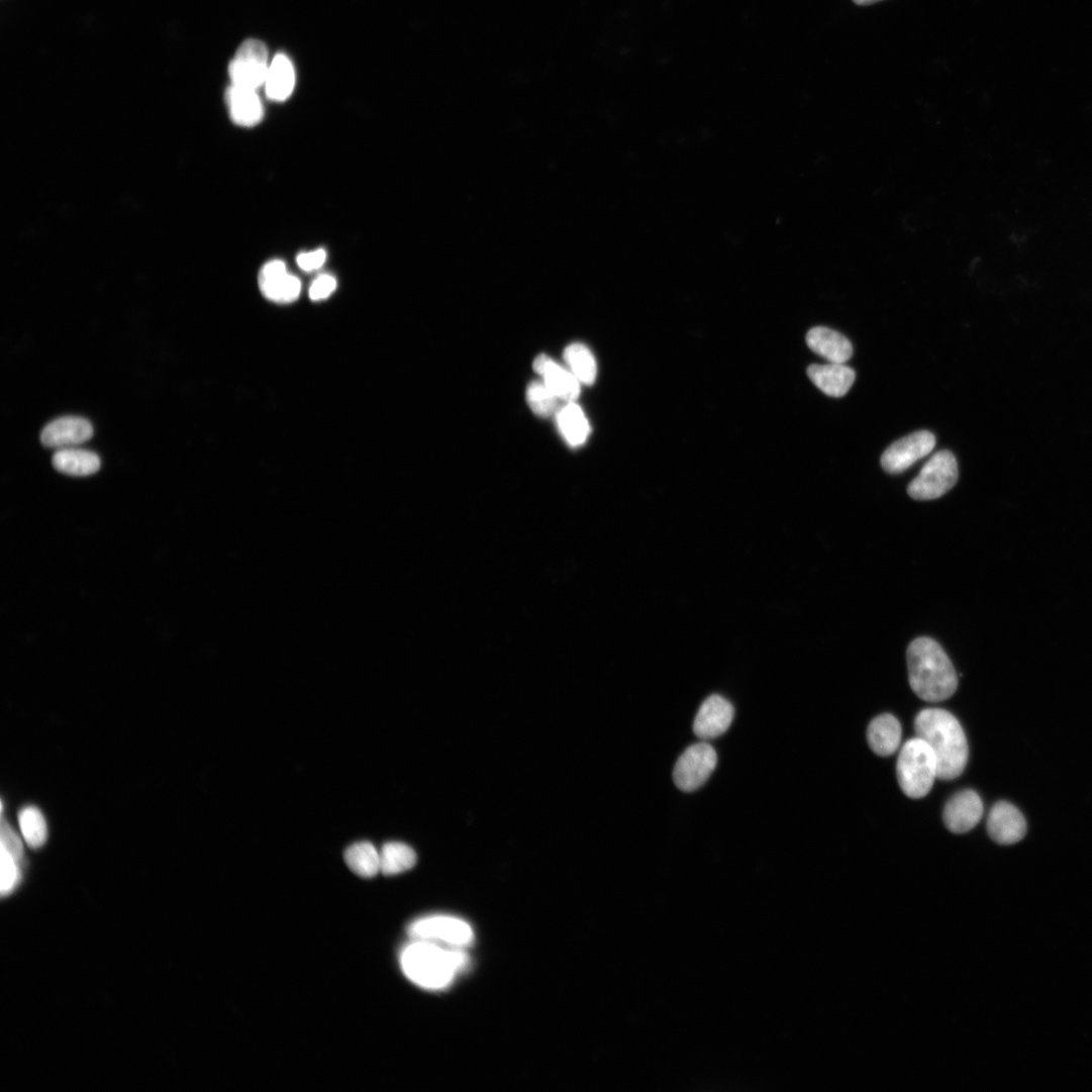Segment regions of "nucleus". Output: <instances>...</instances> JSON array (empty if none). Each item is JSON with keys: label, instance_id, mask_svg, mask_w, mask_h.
<instances>
[{"label": "nucleus", "instance_id": "obj_32", "mask_svg": "<svg viewBox=\"0 0 1092 1092\" xmlns=\"http://www.w3.org/2000/svg\"><path fill=\"white\" fill-rule=\"evenodd\" d=\"M853 2L858 6H871L883 2V0H853Z\"/></svg>", "mask_w": 1092, "mask_h": 1092}, {"label": "nucleus", "instance_id": "obj_29", "mask_svg": "<svg viewBox=\"0 0 1092 1092\" xmlns=\"http://www.w3.org/2000/svg\"><path fill=\"white\" fill-rule=\"evenodd\" d=\"M0 848L5 849L19 861L24 863L25 853L23 842L11 824L5 819L2 821V829H0Z\"/></svg>", "mask_w": 1092, "mask_h": 1092}, {"label": "nucleus", "instance_id": "obj_1", "mask_svg": "<svg viewBox=\"0 0 1092 1092\" xmlns=\"http://www.w3.org/2000/svg\"><path fill=\"white\" fill-rule=\"evenodd\" d=\"M914 729L935 756L937 778L945 781L958 778L969 758L968 741L958 719L944 709L928 708L917 714Z\"/></svg>", "mask_w": 1092, "mask_h": 1092}, {"label": "nucleus", "instance_id": "obj_10", "mask_svg": "<svg viewBox=\"0 0 1092 1092\" xmlns=\"http://www.w3.org/2000/svg\"><path fill=\"white\" fill-rule=\"evenodd\" d=\"M987 830L997 843L1009 846L1020 841L1026 833V820L1013 804L999 801L989 812Z\"/></svg>", "mask_w": 1092, "mask_h": 1092}, {"label": "nucleus", "instance_id": "obj_25", "mask_svg": "<svg viewBox=\"0 0 1092 1092\" xmlns=\"http://www.w3.org/2000/svg\"><path fill=\"white\" fill-rule=\"evenodd\" d=\"M573 375L581 384L591 386L597 377V364L588 348L581 343L568 346L564 354Z\"/></svg>", "mask_w": 1092, "mask_h": 1092}, {"label": "nucleus", "instance_id": "obj_21", "mask_svg": "<svg viewBox=\"0 0 1092 1092\" xmlns=\"http://www.w3.org/2000/svg\"><path fill=\"white\" fill-rule=\"evenodd\" d=\"M295 84V70L291 61L285 55H278L269 69L267 96L272 101L284 102L292 95Z\"/></svg>", "mask_w": 1092, "mask_h": 1092}, {"label": "nucleus", "instance_id": "obj_23", "mask_svg": "<svg viewBox=\"0 0 1092 1092\" xmlns=\"http://www.w3.org/2000/svg\"><path fill=\"white\" fill-rule=\"evenodd\" d=\"M349 868L363 878H373L381 872V855L369 841L351 846L344 855Z\"/></svg>", "mask_w": 1092, "mask_h": 1092}, {"label": "nucleus", "instance_id": "obj_14", "mask_svg": "<svg viewBox=\"0 0 1092 1092\" xmlns=\"http://www.w3.org/2000/svg\"><path fill=\"white\" fill-rule=\"evenodd\" d=\"M94 435L92 423L82 417L67 416L49 423L41 433L46 448L67 449L90 440Z\"/></svg>", "mask_w": 1092, "mask_h": 1092}, {"label": "nucleus", "instance_id": "obj_17", "mask_svg": "<svg viewBox=\"0 0 1092 1092\" xmlns=\"http://www.w3.org/2000/svg\"><path fill=\"white\" fill-rule=\"evenodd\" d=\"M808 348L830 364H845L853 356V346L842 334L825 327H815L806 335Z\"/></svg>", "mask_w": 1092, "mask_h": 1092}, {"label": "nucleus", "instance_id": "obj_20", "mask_svg": "<svg viewBox=\"0 0 1092 1092\" xmlns=\"http://www.w3.org/2000/svg\"><path fill=\"white\" fill-rule=\"evenodd\" d=\"M53 464L57 471L74 477L91 476L101 468V460L95 453L74 448L61 449Z\"/></svg>", "mask_w": 1092, "mask_h": 1092}, {"label": "nucleus", "instance_id": "obj_5", "mask_svg": "<svg viewBox=\"0 0 1092 1092\" xmlns=\"http://www.w3.org/2000/svg\"><path fill=\"white\" fill-rule=\"evenodd\" d=\"M958 465L951 452L933 455L923 466L919 475L909 484L908 495L917 501L937 499L947 494L957 483Z\"/></svg>", "mask_w": 1092, "mask_h": 1092}, {"label": "nucleus", "instance_id": "obj_8", "mask_svg": "<svg viewBox=\"0 0 1092 1092\" xmlns=\"http://www.w3.org/2000/svg\"><path fill=\"white\" fill-rule=\"evenodd\" d=\"M268 60L269 53L263 42L245 41L229 67L232 86L257 91L266 84L270 69Z\"/></svg>", "mask_w": 1092, "mask_h": 1092}, {"label": "nucleus", "instance_id": "obj_12", "mask_svg": "<svg viewBox=\"0 0 1092 1092\" xmlns=\"http://www.w3.org/2000/svg\"><path fill=\"white\" fill-rule=\"evenodd\" d=\"M734 717L732 704L719 695L708 697L695 718L693 730L701 739H712L729 728Z\"/></svg>", "mask_w": 1092, "mask_h": 1092}, {"label": "nucleus", "instance_id": "obj_19", "mask_svg": "<svg viewBox=\"0 0 1092 1092\" xmlns=\"http://www.w3.org/2000/svg\"><path fill=\"white\" fill-rule=\"evenodd\" d=\"M901 725L897 718L885 713L871 721L867 731V739L875 754L888 757L897 751L901 740Z\"/></svg>", "mask_w": 1092, "mask_h": 1092}, {"label": "nucleus", "instance_id": "obj_31", "mask_svg": "<svg viewBox=\"0 0 1092 1092\" xmlns=\"http://www.w3.org/2000/svg\"><path fill=\"white\" fill-rule=\"evenodd\" d=\"M327 260L324 250H318L308 254H301L297 258V264L301 270L311 273L321 269Z\"/></svg>", "mask_w": 1092, "mask_h": 1092}, {"label": "nucleus", "instance_id": "obj_26", "mask_svg": "<svg viewBox=\"0 0 1092 1092\" xmlns=\"http://www.w3.org/2000/svg\"><path fill=\"white\" fill-rule=\"evenodd\" d=\"M19 822L23 836L31 848L38 849L46 842L48 827L40 809L35 806L23 808L19 814Z\"/></svg>", "mask_w": 1092, "mask_h": 1092}, {"label": "nucleus", "instance_id": "obj_24", "mask_svg": "<svg viewBox=\"0 0 1092 1092\" xmlns=\"http://www.w3.org/2000/svg\"><path fill=\"white\" fill-rule=\"evenodd\" d=\"M381 872L393 876L411 870L417 862L415 851L406 843L391 841L381 852Z\"/></svg>", "mask_w": 1092, "mask_h": 1092}, {"label": "nucleus", "instance_id": "obj_9", "mask_svg": "<svg viewBox=\"0 0 1092 1092\" xmlns=\"http://www.w3.org/2000/svg\"><path fill=\"white\" fill-rule=\"evenodd\" d=\"M934 445L935 437L931 432H914L892 443L883 454L881 466L889 474H901L929 455Z\"/></svg>", "mask_w": 1092, "mask_h": 1092}, {"label": "nucleus", "instance_id": "obj_3", "mask_svg": "<svg viewBox=\"0 0 1092 1092\" xmlns=\"http://www.w3.org/2000/svg\"><path fill=\"white\" fill-rule=\"evenodd\" d=\"M469 962L468 955L463 951L444 949L429 940L415 939L401 954L405 975L428 990L449 987L456 976L466 970Z\"/></svg>", "mask_w": 1092, "mask_h": 1092}, {"label": "nucleus", "instance_id": "obj_13", "mask_svg": "<svg viewBox=\"0 0 1092 1092\" xmlns=\"http://www.w3.org/2000/svg\"><path fill=\"white\" fill-rule=\"evenodd\" d=\"M260 287L268 300L283 304L296 301L302 289L300 280L290 275L281 261L271 262L264 267L260 274Z\"/></svg>", "mask_w": 1092, "mask_h": 1092}, {"label": "nucleus", "instance_id": "obj_30", "mask_svg": "<svg viewBox=\"0 0 1092 1092\" xmlns=\"http://www.w3.org/2000/svg\"><path fill=\"white\" fill-rule=\"evenodd\" d=\"M337 287L336 280L329 275H322L317 278L310 288V298L312 301H322L329 298Z\"/></svg>", "mask_w": 1092, "mask_h": 1092}, {"label": "nucleus", "instance_id": "obj_15", "mask_svg": "<svg viewBox=\"0 0 1092 1092\" xmlns=\"http://www.w3.org/2000/svg\"><path fill=\"white\" fill-rule=\"evenodd\" d=\"M533 369L543 377L545 386L561 400L575 402L580 395V382L549 357L541 355L533 363Z\"/></svg>", "mask_w": 1092, "mask_h": 1092}, {"label": "nucleus", "instance_id": "obj_4", "mask_svg": "<svg viewBox=\"0 0 1092 1092\" xmlns=\"http://www.w3.org/2000/svg\"><path fill=\"white\" fill-rule=\"evenodd\" d=\"M897 780L903 793L912 799L924 797L937 778L934 754L919 737L909 739L901 749L897 766Z\"/></svg>", "mask_w": 1092, "mask_h": 1092}, {"label": "nucleus", "instance_id": "obj_11", "mask_svg": "<svg viewBox=\"0 0 1092 1092\" xmlns=\"http://www.w3.org/2000/svg\"><path fill=\"white\" fill-rule=\"evenodd\" d=\"M983 812L982 799L975 791L968 789L957 793L948 801L942 819L951 832L965 833L979 823Z\"/></svg>", "mask_w": 1092, "mask_h": 1092}, {"label": "nucleus", "instance_id": "obj_2", "mask_svg": "<svg viewBox=\"0 0 1092 1092\" xmlns=\"http://www.w3.org/2000/svg\"><path fill=\"white\" fill-rule=\"evenodd\" d=\"M909 684L927 702L949 699L957 690L955 668L941 647L929 637L914 639L907 650Z\"/></svg>", "mask_w": 1092, "mask_h": 1092}, {"label": "nucleus", "instance_id": "obj_28", "mask_svg": "<svg viewBox=\"0 0 1092 1092\" xmlns=\"http://www.w3.org/2000/svg\"><path fill=\"white\" fill-rule=\"evenodd\" d=\"M0 867H2V894L3 896L10 895L20 884L22 879V866L24 863L19 861L16 857L10 854L5 849L0 850Z\"/></svg>", "mask_w": 1092, "mask_h": 1092}, {"label": "nucleus", "instance_id": "obj_16", "mask_svg": "<svg viewBox=\"0 0 1092 1092\" xmlns=\"http://www.w3.org/2000/svg\"><path fill=\"white\" fill-rule=\"evenodd\" d=\"M807 375L821 392L833 398L847 395L856 379L854 370L843 364L812 365Z\"/></svg>", "mask_w": 1092, "mask_h": 1092}, {"label": "nucleus", "instance_id": "obj_6", "mask_svg": "<svg viewBox=\"0 0 1092 1092\" xmlns=\"http://www.w3.org/2000/svg\"><path fill=\"white\" fill-rule=\"evenodd\" d=\"M717 765L715 750L706 742L689 747L675 765L673 778L676 786L684 792L701 788Z\"/></svg>", "mask_w": 1092, "mask_h": 1092}, {"label": "nucleus", "instance_id": "obj_27", "mask_svg": "<svg viewBox=\"0 0 1092 1092\" xmlns=\"http://www.w3.org/2000/svg\"><path fill=\"white\" fill-rule=\"evenodd\" d=\"M557 400L544 383L532 382L527 389V402L531 410L540 417H550L555 412Z\"/></svg>", "mask_w": 1092, "mask_h": 1092}, {"label": "nucleus", "instance_id": "obj_18", "mask_svg": "<svg viewBox=\"0 0 1092 1092\" xmlns=\"http://www.w3.org/2000/svg\"><path fill=\"white\" fill-rule=\"evenodd\" d=\"M226 98L231 119L236 125L251 128L262 122L264 107L257 91L231 86Z\"/></svg>", "mask_w": 1092, "mask_h": 1092}, {"label": "nucleus", "instance_id": "obj_7", "mask_svg": "<svg viewBox=\"0 0 1092 1092\" xmlns=\"http://www.w3.org/2000/svg\"><path fill=\"white\" fill-rule=\"evenodd\" d=\"M408 933L414 939L440 941L457 948L469 946L475 939L474 930L467 921L448 915L422 917L410 924Z\"/></svg>", "mask_w": 1092, "mask_h": 1092}, {"label": "nucleus", "instance_id": "obj_22", "mask_svg": "<svg viewBox=\"0 0 1092 1092\" xmlns=\"http://www.w3.org/2000/svg\"><path fill=\"white\" fill-rule=\"evenodd\" d=\"M557 417L560 430L569 444L576 448L586 442L591 429L583 410L577 404L571 402L562 407Z\"/></svg>", "mask_w": 1092, "mask_h": 1092}]
</instances>
